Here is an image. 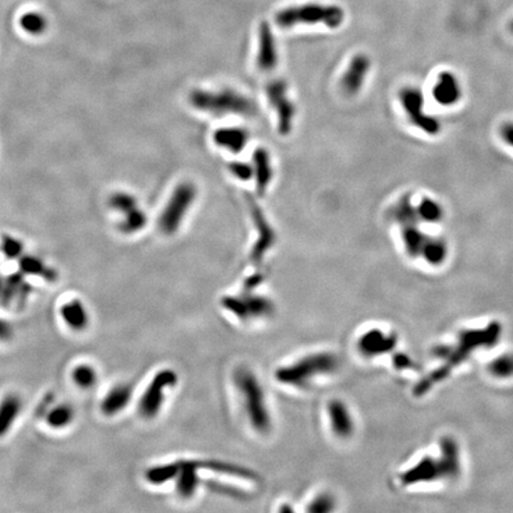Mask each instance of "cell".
I'll return each mask as SVG.
<instances>
[{
	"label": "cell",
	"mask_w": 513,
	"mask_h": 513,
	"mask_svg": "<svg viewBox=\"0 0 513 513\" xmlns=\"http://www.w3.org/2000/svg\"><path fill=\"white\" fill-rule=\"evenodd\" d=\"M500 334L502 326L498 322H492L490 326L481 329L463 330L455 344L438 347L435 356L442 360L443 364L435 372L422 379L420 384H417L415 388L416 395L422 396L430 391L433 386L448 377L455 367L465 363V360L468 359L477 349L495 345Z\"/></svg>",
	"instance_id": "cell-1"
},
{
	"label": "cell",
	"mask_w": 513,
	"mask_h": 513,
	"mask_svg": "<svg viewBox=\"0 0 513 513\" xmlns=\"http://www.w3.org/2000/svg\"><path fill=\"white\" fill-rule=\"evenodd\" d=\"M233 381L240 393L245 413L251 427L259 434L270 433L273 429V416L258 377L250 369L240 367L234 372Z\"/></svg>",
	"instance_id": "cell-2"
},
{
	"label": "cell",
	"mask_w": 513,
	"mask_h": 513,
	"mask_svg": "<svg viewBox=\"0 0 513 513\" xmlns=\"http://www.w3.org/2000/svg\"><path fill=\"white\" fill-rule=\"evenodd\" d=\"M460 467L458 443L453 438H447L442 441L441 452L438 459L428 456L421 460L413 468L402 474L401 480L406 486H411L442 479H454L459 475Z\"/></svg>",
	"instance_id": "cell-3"
},
{
	"label": "cell",
	"mask_w": 513,
	"mask_h": 513,
	"mask_svg": "<svg viewBox=\"0 0 513 513\" xmlns=\"http://www.w3.org/2000/svg\"><path fill=\"white\" fill-rule=\"evenodd\" d=\"M337 365L339 360L332 353H312L294 363L278 367L275 371V378L280 384L290 388H307L315 378L333 374Z\"/></svg>",
	"instance_id": "cell-4"
},
{
	"label": "cell",
	"mask_w": 513,
	"mask_h": 513,
	"mask_svg": "<svg viewBox=\"0 0 513 513\" xmlns=\"http://www.w3.org/2000/svg\"><path fill=\"white\" fill-rule=\"evenodd\" d=\"M191 106L198 111L211 115H255V104L244 94L231 88L219 90H194L189 94Z\"/></svg>",
	"instance_id": "cell-5"
},
{
	"label": "cell",
	"mask_w": 513,
	"mask_h": 513,
	"mask_svg": "<svg viewBox=\"0 0 513 513\" xmlns=\"http://www.w3.org/2000/svg\"><path fill=\"white\" fill-rule=\"evenodd\" d=\"M275 19L277 24L284 29L300 24H324L330 29H337L344 23L345 12L337 5L309 3L283 9L277 12Z\"/></svg>",
	"instance_id": "cell-6"
},
{
	"label": "cell",
	"mask_w": 513,
	"mask_h": 513,
	"mask_svg": "<svg viewBox=\"0 0 513 513\" xmlns=\"http://www.w3.org/2000/svg\"><path fill=\"white\" fill-rule=\"evenodd\" d=\"M196 193V187L191 182H184L174 189L168 203L158 218V228L162 233L173 236L180 230L181 223H184L189 208L194 203Z\"/></svg>",
	"instance_id": "cell-7"
},
{
	"label": "cell",
	"mask_w": 513,
	"mask_h": 513,
	"mask_svg": "<svg viewBox=\"0 0 513 513\" xmlns=\"http://www.w3.org/2000/svg\"><path fill=\"white\" fill-rule=\"evenodd\" d=\"M221 305L231 315L240 321L268 319L276 312V307L269 297L245 291L238 295H228L221 300Z\"/></svg>",
	"instance_id": "cell-8"
},
{
	"label": "cell",
	"mask_w": 513,
	"mask_h": 513,
	"mask_svg": "<svg viewBox=\"0 0 513 513\" xmlns=\"http://www.w3.org/2000/svg\"><path fill=\"white\" fill-rule=\"evenodd\" d=\"M179 384V374L173 369H163L154 374L138 402V413L145 420H154L161 413L166 391Z\"/></svg>",
	"instance_id": "cell-9"
},
{
	"label": "cell",
	"mask_w": 513,
	"mask_h": 513,
	"mask_svg": "<svg viewBox=\"0 0 513 513\" xmlns=\"http://www.w3.org/2000/svg\"><path fill=\"white\" fill-rule=\"evenodd\" d=\"M399 99L413 125L429 136H436L440 133L441 122L424 111L423 93L418 88L404 87L399 93Z\"/></svg>",
	"instance_id": "cell-10"
},
{
	"label": "cell",
	"mask_w": 513,
	"mask_h": 513,
	"mask_svg": "<svg viewBox=\"0 0 513 513\" xmlns=\"http://www.w3.org/2000/svg\"><path fill=\"white\" fill-rule=\"evenodd\" d=\"M265 94L271 107L276 112L280 132L287 134L292 129L296 106L289 97L287 83L283 80H273L266 85Z\"/></svg>",
	"instance_id": "cell-11"
},
{
	"label": "cell",
	"mask_w": 513,
	"mask_h": 513,
	"mask_svg": "<svg viewBox=\"0 0 513 513\" xmlns=\"http://www.w3.org/2000/svg\"><path fill=\"white\" fill-rule=\"evenodd\" d=\"M110 206L122 216L119 230L122 233L134 234L143 230L147 216L140 209L136 199L127 193H115L110 199Z\"/></svg>",
	"instance_id": "cell-12"
},
{
	"label": "cell",
	"mask_w": 513,
	"mask_h": 513,
	"mask_svg": "<svg viewBox=\"0 0 513 513\" xmlns=\"http://www.w3.org/2000/svg\"><path fill=\"white\" fill-rule=\"evenodd\" d=\"M31 292V287L22 273L9 276L3 283L0 305L12 310H21L26 305Z\"/></svg>",
	"instance_id": "cell-13"
},
{
	"label": "cell",
	"mask_w": 513,
	"mask_h": 513,
	"mask_svg": "<svg viewBox=\"0 0 513 513\" xmlns=\"http://www.w3.org/2000/svg\"><path fill=\"white\" fill-rule=\"evenodd\" d=\"M251 208L253 221L258 230V240L255 241V244L252 248L250 258L255 264H260L266 253L273 248V244L276 241V236H275L273 227L270 226L258 206L252 203Z\"/></svg>",
	"instance_id": "cell-14"
},
{
	"label": "cell",
	"mask_w": 513,
	"mask_h": 513,
	"mask_svg": "<svg viewBox=\"0 0 513 513\" xmlns=\"http://www.w3.org/2000/svg\"><path fill=\"white\" fill-rule=\"evenodd\" d=\"M370 58L365 54H358L353 58L349 68L341 80L342 90L349 95H354L363 88L367 74L370 72Z\"/></svg>",
	"instance_id": "cell-15"
},
{
	"label": "cell",
	"mask_w": 513,
	"mask_h": 513,
	"mask_svg": "<svg viewBox=\"0 0 513 513\" xmlns=\"http://www.w3.org/2000/svg\"><path fill=\"white\" fill-rule=\"evenodd\" d=\"M397 345V337L383 330L374 329L360 337L358 346L360 353L366 356H377L391 352Z\"/></svg>",
	"instance_id": "cell-16"
},
{
	"label": "cell",
	"mask_w": 513,
	"mask_h": 513,
	"mask_svg": "<svg viewBox=\"0 0 513 513\" xmlns=\"http://www.w3.org/2000/svg\"><path fill=\"white\" fill-rule=\"evenodd\" d=\"M176 463L177 474L174 481L176 482L177 495L184 499L193 498L200 486L198 463L194 460H184Z\"/></svg>",
	"instance_id": "cell-17"
},
{
	"label": "cell",
	"mask_w": 513,
	"mask_h": 513,
	"mask_svg": "<svg viewBox=\"0 0 513 513\" xmlns=\"http://www.w3.org/2000/svg\"><path fill=\"white\" fill-rule=\"evenodd\" d=\"M278 63L276 42L268 23H262L259 28V49L257 55V67L262 72L269 73L276 68Z\"/></svg>",
	"instance_id": "cell-18"
},
{
	"label": "cell",
	"mask_w": 513,
	"mask_h": 513,
	"mask_svg": "<svg viewBox=\"0 0 513 513\" xmlns=\"http://www.w3.org/2000/svg\"><path fill=\"white\" fill-rule=\"evenodd\" d=\"M328 420L334 434L339 438H349L354 430L352 413L345 403L332 401L327 408Z\"/></svg>",
	"instance_id": "cell-19"
},
{
	"label": "cell",
	"mask_w": 513,
	"mask_h": 513,
	"mask_svg": "<svg viewBox=\"0 0 513 513\" xmlns=\"http://www.w3.org/2000/svg\"><path fill=\"white\" fill-rule=\"evenodd\" d=\"M133 388L129 384H117L106 393L101 401L100 410L105 416L118 415L127 408L132 401Z\"/></svg>",
	"instance_id": "cell-20"
},
{
	"label": "cell",
	"mask_w": 513,
	"mask_h": 513,
	"mask_svg": "<svg viewBox=\"0 0 513 513\" xmlns=\"http://www.w3.org/2000/svg\"><path fill=\"white\" fill-rule=\"evenodd\" d=\"M462 90L459 80L453 73L443 72L438 75L433 90V97L442 106H453L461 99Z\"/></svg>",
	"instance_id": "cell-21"
},
{
	"label": "cell",
	"mask_w": 513,
	"mask_h": 513,
	"mask_svg": "<svg viewBox=\"0 0 513 513\" xmlns=\"http://www.w3.org/2000/svg\"><path fill=\"white\" fill-rule=\"evenodd\" d=\"M61 317L70 329L81 332L90 324V314L80 300H72L62 305Z\"/></svg>",
	"instance_id": "cell-22"
},
{
	"label": "cell",
	"mask_w": 513,
	"mask_h": 513,
	"mask_svg": "<svg viewBox=\"0 0 513 513\" xmlns=\"http://www.w3.org/2000/svg\"><path fill=\"white\" fill-rule=\"evenodd\" d=\"M214 142L233 154H239L248 145V133L240 127H225L216 131Z\"/></svg>",
	"instance_id": "cell-23"
},
{
	"label": "cell",
	"mask_w": 513,
	"mask_h": 513,
	"mask_svg": "<svg viewBox=\"0 0 513 513\" xmlns=\"http://www.w3.org/2000/svg\"><path fill=\"white\" fill-rule=\"evenodd\" d=\"M22 399L14 393L5 396L0 402V438L11 430L22 411Z\"/></svg>",
	"instance_id": "cell-24"
},
{
	"label": "cell",
	"mask_w": 513,
	"mask_h": 513,
	"mask_svg": "<svg viewBox=\"0 0 513 513\" xmlns=\"http://www.w3.org/2000/svg\"><path fill=\"white\" fill-rule=\"evenodd\" d=\"M417 225L418 223L401 227L402 228L403 244H404L408 255H411L413 258L422 257L424 248H425L428 240L430 239V236L423 233Z\"/></svg>",
	"instance_id": "cell-25"
},
{
	"label": "cell",
	"mask_w": 513,
	"mask_h": 513,
	"mask_svg": "<svg viewBox=\"0 0 513 513\" xmlns=\"http://www.w3.org/2000/svg\"><path fill=\"white\" fill-rule=\"evenodd\" d=\"M253 174L255 175L257 189L260 195L264 194L266 188L269 187L270 182L273 180V166L268 151L258 149L253 154Z\"/></svg>",
	"instance_id": "cell-26"
},
{
	"label": "cell",
	"mask_w": 513,
	"mask_h": 513,
	"mask_svg": "<svg viewBox=\"0 0 513 513\" xmlns=\"http://www.w3.org/2000/svg\"><path fill=\"white\" fill-rule=\"evenodd\" d=\"M18 260L19 269L23 275L41 277L48 282H54L58 278L56 271L46 265L42 259L37 258L35 255H22Z\"/></svg>",
	"instance_id": "cell-27"
},
{
	"label": "cell",
	"mask_w": 513,
	"mask_h": 513,
	"mask_svg": "<svg viewBox=\"0 0 513 513\" xmlns=\"http://www.w3.org/2000/svg\"><path fill=\"white\" fill-rule=\"evenodd\" d=\"M390 219L399 226L420 223L416 207L410 201L409 196H404L390 209Z\"/></svg>",
	"instance_id": "cell-28"
},
{
	"label": "cell",
	"mask_w": 513,
	"mask_h": 513,
	"mask_svg": "<svg viewBox=\"0 0 513 513\" xmlns=\"http://www.w3.org/2000/svg\"><path fill=\"white\" fill-rule=\"evenodd\" d=\"M177 474V463L169 462L164 465H157V466L150 467L145 472V479L147 482L154 486H159L164 485L169 481L174 480Z\"/></svg>",
	"instance_id": "cell-29"
},
{
	"label": "cell",
	"mask_w": 513,
	"mask_h": 513,
	"mask_svg": "<svg viewBox=\"0 0 513 513\" xmlns=\"http://www.w3.org/2000/svg\"><path fill=\"white\" fill-rule=\"evenodd\" d=\"M447 255H448V246L445 244V241L441 238L430 237L421 258H423L431 265H440L445 262Z\"/></svg>",
	"instance_id": "cell-30"
},
{
	"label": "cell",
	"mask_w": 513,
	"mask_h": 513,
	"mask_svg": "<svg viewBox=\"0 0 513 513\" xmlns=\"http://www.w3.org/2000/svg\"><path fill=\"white\" fill-rule=\"evenodd\" d=\"M19 26L26 33L33 36H40L46 33L48 28L47 18L42 14L29 11L23 14L19 18Z\"/></svg>",
	"instance_id": "cell-31"
},
{
	"label": "cell",
	"mask_w": 513,
	"mask_h": 513,
	"mask_svg": "<svg viewBox=\"0 0 513 513\" xmlns=\"http://www.w3.org/2000/svg\"><path fill=\"white\" fill-rule=\"evenodd\" d=\"M416 211L420 221H423V223H440L445 216L442 206L430 198H424L420 202V205L416 206Z\"/></svg>",
	"instance_id": "cell-32"
},
{
	"label": "cell",
	"mask_w": 513,
	"mask_h": 513,
	"mask_svg": "<svg viewBox=\"0 0 513 513\" xmlns=\"http://www.w3.org/2000/svg\"><path fill=\"white\" fill-rule=\"evenodd\" d=\"M75 417V411L69 404H60L48 413L47 422L54 429H63L72 423Z\"/></svg>",
	"instance_id": "cell-33"
},
{
	"label": "cell",
	"mask_w": 513,
	"mask_h": 513,
	"mask_svg": "<svg viewBox=\"0 0 513 513\" xmlns=\"http://www.w3.org/2000/svg\"><path fill=\"white\" fill-rule=\"evenodd\" d=\"M72 379L80 388H92L97 383V372L88 364H81L73 370Z\"/></svg>",
	"instance_id": "cell-34"
},
{
	"label": "cell",
	"mask_w": 513,
	"mask_h": 513,
	"mask_svg": "<svg viewBox=\"0 0 513 513\" xmlns=\"http://www.w3.org/2000/svg\"><path fill=\"white\" fill-rule=\"evenodd\" d=\"M0 248H1V252L4 253L6 258L19 259L22 257L24 246H23L22 241L16 239L15 237L4 236L3 239H1Z\"/></svg>",
	"instance_id": "cell-35"
},
{
	"label": "cell",
	"mask_w": 513,
	"mask_h": 513,
	"mask_svg": "<svg viewBox=\"0 0 513 513\" xmlns=\"http://www.w3.org/2000/svg\"><path fill=\"white\" fill-rule=\"evenodd\" d=\"M492 374L499 378H509L513 376V356L506 354L493 360L491 365Z\"/></svg>",
	"instance_id": "cell-36"
},
{
	"label": "cell",
	"mask_w": 513,
	"mask_h": 513,
	"mask_svg": "<svg viewBox=\"0 0 513 513\" xmlns=\"http://www.w3.org/2000/svg\"><path fill=\"white\" fill-rule=\"evenodd\" d=\"M334 507H335V502H334L333 497L327 495V493H323V495H317V497L310 502L308 511L309 512L314 513H326L333 511Z\"/></svg>",
	"instance_id": "cell-37"
},
{
	"label": "cell",
	"mask_w": 513,
	"mask_h": 513,
	"mask_svg": "<svg viewBox=\"0 0 513 513\" xmlns=\"http://www.w3.org/2000/svg\"><path fill=\"white\" fill-rule=\"evenodd\" d=\"M231 173L240 180H250L253 175L252 165L244 164V163H233L230 165Z\"/></svg>",
	"instance_id": "cell-38"
},
{
	"label": "cell",
	"mask_w": 513,
	"mask_h": 513,
	"mask_svg": "<svg viewBox=\"0 0 513 513\" xmlns=\"http://www.w3.org/2000/svg\"><path fill=\"white\" fill-rule=\"evenodd\" d=\"M14 337V328L6 319H0V341H9Z\"/></svg>",
	"instance_id": "cell-39"
},
{
	"label": "cell",
	"mask_w": 513,
	"mask_h": 513,
	"mask_svg": "<svg viewBox=\"0 0 513 513\" xmlns=\"http://www.w3.org/2000/svg\"><path fill=\"white\" fill-rule=\"evenodd\" d=\"M263 275L262 273H255L252 276L248 277L245 280L244 290L245 291H253L255 287H259L262 283Z\"/></svg>",
	"instance_id": "cell-40"
},
{
	"label": "cell",
	"mask_w": 513,
	"mask_h": 513,
	"mask_svg": "<svg viewBox=\"0 0 513 513\" xmlns=\"http://www.w3.org/2000/svg\"><path fill=\"white\" fill-rule=\"evenodd\" d=\"M500 134H502V139L505 140L509 147H513V122H506L505 125H502L500 129Z\"/></svg>",
	"instance_id": "cell-41"
},
{
	"label": "cell",
	"mask_w": 513,
	"mask_h": 513,
	"mask_svg": "<svg viewBox=\"0 0 513 513\" xmlns=\"http://www.w3.org/2000/svg\"><path fill=\"white\" fill-rule=\"evenodd\" d=\"M393 361H395L397 369H403V367H410V365H411V360H410L409 356H403V354H398V356H396Z\"/></svg>",
	"instance_id": "cell-42"
},
{
	"label": "cell",
	"mask_w": 513,
	"mask_h": 513,
	"mask_svg": "<svg viewBox=\"0 0 513 513\" xmlns=\"http://www.w3.org/2000/svg\"><path fill=\"white\" fill-rule=\"evenodd\" d=\"M3 283H4V280H3V278H0V298H1V290H3Z\"/></svg>",
	"instance_id": "cell-43"
},
{
	"label": "cell",
	"mask_w": 513,
	"mask_h": 513,
	"mask_svg": "<svg viewBox=\"0 0 513 513\" xmlns=\"http://www.w3.org/2000/svg\"><path fill=\"white\" fill-rule=\"evenodd\" d=\"M509 29H511V31L513 33V22L511 23V26H509Z\"/></svg>",
	"instance_id": "cell-44"
}]
</instances>
